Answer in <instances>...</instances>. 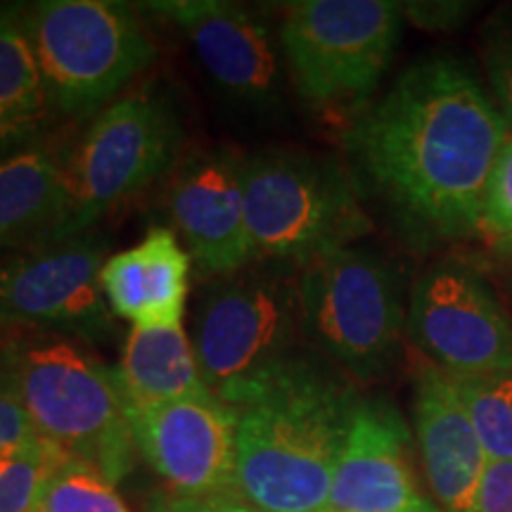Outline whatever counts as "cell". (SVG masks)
I'll return each instance as SVG.
<instances>
[{
	"mask_svg": "<svg viewBox=\"0 0 512 512\" xmlns=\"http://www.w3.org/2000/svg\"><path fill=\"white\" fill-rule=\"evenodd\" d=\"M494 245V249L501 256H505V259H512V235H505V238L491 242Z\"/></svg>",
	"mask_w": 512,
	"mask_h": 512,
	"instance_id": "31",
	"label": "cell"
},
{
	"mask_svg": "<svg viewBox=\"0 0 512 512\" xmlns=\"http://www.w3.org/2000/svg\"><path fill=\"white\" fill-rule=\"evenodd\" d=\"M110 254L98 228L0 254V328L107 342L117 332L100 285Z\"/></svg>",
	"mask_w": 512,
	"mask_h": 512,
	"instance_id": "10",
	"label": "cell"
},
{
	"mask_svg": "<svg viewBox=\"0 0 512 512\" xmlns=\"http://www.w3.org/2000/svg\"><path fill=\"white\" fill-rule=\"evenodd\" d=\"M304 335L339 373L358 382L389 375L401 358L408 299L392 259L349 245L299 268Z\"/></svg>",
	"mask_w": 512,
	"mask_h": 512,
	"instance_id": "6",
	"label": "cell"
},
{
	"mask_svg": "<svg viewBox=\"0 0 512 512\" xmlns=\"http://www.w3.org/2000/svg\"><path fill=\"white\" fill-rule=\"evenodd\" d=\"M67 219V157L29 145L0 159V254L55 240Z\"/></svg>",
	"mask_w": 512,
	"mask_h": 512,
	"instance_id": "18",
	"label": "cell"
},
{
	"mask_svg": "<svg viewBox=\"0 0 512 512\" xmlns=\"http://www.w3.org/2000/svg\"><path fill=\"white\" fill-rule=\"evenodd\" d=\"M190 339L209 392L230 408L245 406L306 354L299 268L254 261L204 280Z\"/></svg>",
	"mask_w": 512,
	"mask_h": 512,
	"instance_id": "4",
	"label": "cell"
},
{
	"mask_svg": "<svg viewBox=\"0 0 512 512\" xmlns=\"http://www.w3.org/2000/svg\"><path fill=\"white\" fill-rule=\"evenodd\" d=\"M124 411L136 451L171 494L197 501L235 496V408L209 394Z\"/></svg>",
	"mask_w": 512,
	"mask_h": 512,
	"instance_id": "13",
	"label": "cell"
},
{
	"mask_svg": "<svg viewBox=\"0 0 512 512\" xmlns=\"http://www.w3.org/2000/svg\"><path fill=\"white\" fill-rule=\"evenodd\" d=\"M394 0H297L278 27L287 76L316 110L351 112L373 102L403 34Z\"/></svg>",
	"mask_w": 512,
	"mask_h": 512,
	"instance_id": "8",
	"label": "cell"
},
{
	"mask_svg": "<svg viewBox=\"0 0 512 512\" xmlns=\"http://www.w3.org/2000/svg\"><path fill=\"white\" fill-rule=\"evenodd\" d=\"M185 126L164 88L126 91L95 114L67 157V219L55 240L95 228L181 162Z\"/></svg>",
	"mask_w": 512,
	"mask_h": 512,
	"instance_id": "9",
	"label": "cell"
},
{
	"mask_svg": "<svg viewBox=\"0 0 512 512\" xmlns=\"http://www.w3.org/2000/svg\"><path fill=\"white\" fill-rule=\"evenodd\" d=\"M211 505H214L216 512H261L252 508V505L242 503L238 496H221V498H211Z\"/></svg>",
	"mask_w": 512,
	"mask_h": 512,
	"instance_id": "30",
	"label": "cell"
},
{
	"mask_svg": "<svg viewBox=\"0 0 512 512\" xmlns=\"http://www.w3.org/2000/svg\"><path fill=\"white\" fill-rule=\"evenodd\" d=\"M512 136L479 76L451 55L408 64L344 133L356 181L415 245L482 233L486 192Z\"/></svg>",
	"mask_w": 512,
	"mask_h": 512,
	"instance_id": "1",
	"label": "cell"
},
{
	"mask_svg": "<svg viewBox=\"0 0 512 512\" xmlns=\"http://www.w3.org/2000/svg\"><path fill=\"white\" fill-rule=\"evenodd\" d=\"M415 437L427 484L444 512H475L486 458L453 377L425 356L413 370Z\"/></svg>",
	"mask_w": 512,
	"mask_h": 512,
	"instance_id": "16",
	"label": "cell"
},
{
	"mask_svg": "<svg viewBox=\"0 0 512 512\" xmlns=\"http://www.w3.org/2000/svg\"><path fill=\"white\" fill-rule=\"evenodd\" d=\"M403 17L420 29H456L472 15L475 5L458 0H434V3H401Z\"/></svg>",
	"mask_w": 512,
	"mask_h": 512,
	"instance_id": "27",
	"label": "cell"
},
{
	"mask_svg": "<svg viewBox=\"0 0 512 512\" xmlns=\"http://www.w3.org/2000/svg\"><path fill=\"white\" fill-rule=\"evenodd\" d=\"M192 259L169 226H155L138 245L112 252L100 285L112 316L131 328L181 325L190 290Z\"/></svg>",
	"mask_w": 512,
	"mask_h": 512,
	"instance_id": "17",
	"label": "cell"
},
{
	"mask_svg": "<svg viewBox=\"0 0 512 512\" xmlns=\"http://www.w3.org/2000/svg\"><path fill=\"white\" fill-rule=\"evenodd\" d=\"M112 373L124 406H152L211 394L183 323L131 328Z\"/></svg>",
	"mask_w": 512,
	"mask_h": 512,
	"instance_id": "19",
	"label": "cell"
},
{
	"mask_svg": "<svg viewBox=\"0 0 512 512\" xmlns=\"http://www.w3.org/2000/svg\"><path fill=\"white\" fill-rule=\"evenodd\" d=\"M320 512H342V510H332V508H325V510H320Z\"/></svg>",
	"mask_w": 512,
	"mask_h": 512,
	"instance_id": "32",
	"label": "cell"
},
{
	"mask_svg": "<svg viewBox=\"0 0 512 512\" xmlns=\"http://www.w3.org/2000/svg\"><path fill=\"white\" fill-rule=\"evenodd\" d=\"M36 512H131L105 475L64 456L43 486Z\"/></svg>",
	"mask_w": 512,
	"mask_h": 512,
	"instance_id": "22",
	"label": "cell"
},
{
	"mask_svg": "<svg viewBox=\"0 0 512 512\" xmlns=\"http://www.w3.org/2000/svg\"><path fill=\"white\" fill-rule=\"evenodd\" d=\"M43 126L31 124V121H22L10 117L8 112L0 110V159L12 155V152L22 150L36 143V138L41 136Z\"/></svg>",
	"mask_w": 512,
	"mask_h": 512,
	"instance_id": "28",
	"label": "cell"
},
{
	"mask_svg": "<svg viewBox=\"0 0 512 512\" xmlns=\"http://www.w3.org/2000/svg\"><path fill=\"white\" fill-rule=\"evenodd\" d=\"M491 242L512 235V136L498 157L486 192L482 233Z\"/></svg>",
	"mask_w": 512,
	"mask_h": 512,
	"instance_id": "25",
	"label": "cell"
},
{
	"mask_svg": "<svg viewBox=\"0 0 512 512\" xmlns=\"http://www.w3.org/2000/svg\"><path fill=\"white\" fill-rule=\"evenodd\" d=\"M406 335L451 375L512 370V320L494 287L458 261L434 264L415 280Z\"/></svg>",
	"mask_w": 512,
	"mask_h": 512,
	"instance_id": "11",
	"label": "cell"
},
{
	"mask_svg": "<svg viewBox=\"0 0 512 512\" xmlns=\"http://www.w3.org/2000/svg\"><path fill=\"white\" fill-rule=\"evenodd\" d=\"M0 389L10 394L38 437L91 465L112 484L131 475L136 441L112 368L79 339L19 330L0 344Z\"/></svg>",
	"mask_w": 512,
	"mask_h": 512,
	"instance_id": "3",
	"label": "cell"
},
{
	"mask_svg": "<svg viewBox=\"0 0 512 512\" xmlns=\"http://www.w3.org/2000/svg\"><path fill=\"white\" fill-rule=\"evenodd\" d=\"M328 508L342 512H444L415 477L411 432L387 399H358L339 453Z\"/></svg>",
	"mask_w": 512,
	"mask_h": 512,
	"instance_id": "15",
	"label": "cell"
},
{
	"mask_svg": "<svg viewBox=\"0 0 512 512\" xmlns=\"http://www.w3.org/2000/svg\"><path fill=\"white\" fill-rule=\"evenodd\" d=\"M482 62L491 98L512 131V17L496 19L484 29Z\"/></svg>",
	"mask_w": 512,
	"mask_h": 512,
	"instance_id": "24",
	"label": "cell"
},
{
	"mask_svg": "<svg viewBox=\"0 0 512 512\" xmlns=\"http://www.w3.org/2000/svg\"><path fill=\"white\" fill-rule=\"evenodd\" d=\"M451 377L486 458L512 460V370Z\"/></svg>",
	"mask_w": 512,
	"mask_h": 512,
	"instance_id": "21",
	"label": "cell"
},
{
	"mask_svg": "<svg viewBox=\"0 0 512 512\" xmlns=\"http://www.w3.org/2000/svg\"><path fill=\"white\" fill-rule=\"evenodd\" d=\"M242 178L256 261L302 268L373 230L356 176L337 157L268 147L245 155Z\"/></svg>",
	"mask_w": 512,
	"mask_h": 512,
	"instance_id": "5",
	"label": "cell"
},
{
	"mask_svg": "<svg viewBox=\"0 0 512 512\" xmlns=\"http://www.w3.org/2000/svg\"><path fill=\"white\" fill-rule=\"evenodd\" d=\"M245 155L228 147L192 152L169 174V228L204 280L254 264L247 228Z\"/></svg>",
	"mask_w": 512,
	"mask_h": 512,
	"instance_id": "14",
	"label": "cell"
},
{
	"mask_svg": "<svg viewBox=\"0 0 512 512\" xmlns=\"http://www.w3.org/2000/svg\"><path fill=\"white\" fill-rule=\"evenodd\" d=\"M41 441L24 408L0 389V460L17 456Z\"/></svg>",
	"mask_w": 512,
	"mask_h": 512,
	"instance_id": "26",
	"label": "cell"
},
{
	"mask_svg": "<svg viewBox=\"0 0 512 512\" xmlns=\"http://www.w3.org/2000/svg\"><path fill=\"white\" fill-rule=\"evenodd\" d=\"M358 399L347 375L323 356H299L235 408V496L261 512L328 508Z\"/></svg>",
	"mask_w": 512,
	"mask_h": 512,
	"instance_id": "2",
	"label": "cell"
},
{
	"mask_svg": "<svg viewBox=\"0 0 512 512\" xmlns=\"http://www.w3.org/2000/svg\"><path fill=\"white\" fill-rule=\"evenodd\" d=\"M0 110L46 126L50 107L22 8H0Z\"/></svg>",
	"mask_w": 512,
	"mask_h": 512,
	"instance_id": "20",
	"label": "cell"
},
{
	"mask_svg": "<svg viewBox=\"0 0 512 512\" xmlns=\"http://www.w3.org/2000/svg\"><path fill=\"white\" fill-rule=\"evenodd\" d=\"M145 512H216L211 501H197V498H183L164 491L147 503Z\"/></svg>",
	"mask_w": 512,
	"mask_h": 512,
	"instance_id": "29",
	"label": "cell"
},
{
	"mask_svg": "<svg viewBox=\"0 0 512 512\" xmlns=\"http://www.w3.org/2000/svg\"><path fill=\"white\" fill-rule=\"evenodd\" d=\"M64 458L60 448L41 444L0 460V512H36L50 472Z\"/></svg>",
	"mask_w": 512,
	"mask_h": 512,
	"instance_id": "23",
	"label": "cell"
},
{
	"mask_svg": "<svg viewBox=\"0 0 512 512\" xmlns=\"http://www.w3.org/2000/svg\"><path fill=\"white\" fill-rule=\"evenodd\" d=\"M147 10L183 31L202 69L235 105L271 112L285 93V57L278 29L261 12L226 0H164Z\"/></svg>",
	"mask_w": 512,
	"mask_h": 512,
	"instance_id": "12",
	"label": "cell"
},
{
	"mask_svg": "<svg viewBox=\"0 0 512 512\" xmlns=\"http://www.w3.org/2000/svg\"><path fill=\"white\" fill-rule=\"evenodd\" d=\"M50 114L86 119L112 105L155 60L138 12L114 0H43L24 10Z\"/></svg>",
	"mask_w": 512,
	"mask_h": 512,
	"instance_id": "7",
	"label": "cell"
}]
</instances>
